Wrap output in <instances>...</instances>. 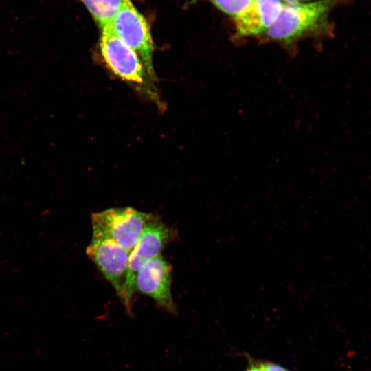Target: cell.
<instances>
[{"mask_svg": "<svg viewBox=\"0 0 371 371\" xmlns=\"http://www.w3.org/2000/svg\"><path fill=\"white\" fill-rule=\"evenodd\" d=\"M341 2L344 0L283 3L278 17L265 36L273 41L292 44L307 34L328 32L330 11Z\"/></svg>", "mask_w": 371, "mask_h": 371, "instance_id": "obj_1", "label": "cell"}, {"mask_svg": "<svg viewBox=\"0 0 371 371\" xmlns=\"http://www.w3.org/2000/svg\"><path fill=\"white\" fill-rule=\"evenodd\" d=\"M100 47L105 63L116 76L145 90L150 76L143 63L109 26L101 29Z\"/></svg>", "mask_w": 371, "mask_h": 371, "instance_id": "obj_5", "label": "cell"}, {"mask_svg": "<svg viewBox=\"0 0 371 371\" xmlns=\"http://www.w3.org/2000/svg\"><path fill=\"white\" fill-rule=\"evenodd\" d=\"M281 0H253L250 7L235 18L236 34L240 37L265 33L279 16Z\"/></svg>", "mask_w": 371, "mask_h": 371, "instance_id": "obj_8", "label": "cell"}, {"mask_svg": "<svg viewBox=\"0 0 371 371\" xmlns=\"http://www.w3.org/2000/svg\"><path fill=\"white\" fill-rule=\"evenodd\" d=\"M155 215L131 207H112L93 213L92 238L111 240L129 253Z\"/></svg>", "mask_w": 371, "mask_h": 371, "instance_id": "obj_2", "label": "cell"}, {"mask_svg": "<svg viewBox=\"0 0 371 371\" xmlns=\"http://www.w3.org/2000/svg\"><path fill=\"white\" fill-rule=\"evenodd\" d=\"M86 252L114 288L125 306V286L130 253L111 240L96 238H92Z\"/></svg>", "mask_w": 371, "mask_h": 371, "instance_id": "obj_6", "label": "cell"}, {"mask_svg": "<svg viewBox=\"0 0 371 371\" xmlns=\"http://www.w3.org/2000/svg\"><path fill=\"white\" fill-rule=\"evenodd\" d=\"M262 371H290L277 363L269 361H257Z\"/></svg>", "mask_w": 371, "mask_h": 371, "instance_id": "obj_11", "label": "cell"}, {"mask_svg": "<svg viewBox=\"0 0 371 371\" xmlns=\"http://www.w3.org/2000/svg\"><path fill=\"white\" fill-rule=\"evenodd\" d=\"M225 13L236 18L244 13L253 0H210Z\"/></svg>", "mask_w": 371, "mask_h": 371, "instance_id": "obj_10", "label": "cell"}, {"mask_svg": "<svg viewBox=\"0 0 371 371\" xmlns=\"http://www.w3.org/2000/svg\"><path fill=\"white\" fill-rule=\"evenodd\" d=\"M109 26L128 47L133 49L143 63L151 80L155 73L153 67V43L148 25L136 10L131 0H126Z\"/></svg>", "mask_w": 371, "mask_h": 371, "instance_id": "obj_4", "label": "cell"}, {"mask_svg": "<svg viewBox=\"0 0 371 371\" xmlns=\"http://www.w3.org/2000/svg\"><path fill=\"white\" fill-rule=\"evenodd\" d=\"M286 3H300L308 1L310 0H283Z\"/></svg>", "mask_w": 371, "mask_h": 371, "instance_id": "obj_13", "label": "cell"}, {"mask_svg": "<svg viewBox=\"0 0 371 371\" xmlns=\"http://www.w3.org/2000/svg\"><path fill=\"white\" fill-rule=\"evenodd\" d=\"M172 267L161 255L144 265L136 276L135 291L151 297L168 313L175 315L177 309L172 292Z\"/></svg>", "mask_w": 371, "mask_h": 371, "instance_id": "obj_7", "label": "cell"}, {"mask_svg": "<svg viewBox=\"0 0 371 371\" xmlns=\"http://www.w3.org/2000/svg\"><path fill=\"white\" fill-rule=\"evenodd\" d=\"M100 29L109 25L126 0H82Z\"/></svg>", "mask_w": 371, "mask_h": 371, "instance_id": "obj_9", "label": "cell"}, {"mask_svg": "<svg viewBox=\"0 0 371 371\" xmlns=\"http://www.w3.org/2000/svg\"><path fill=\"white\" fill-rule=\"evenodd\" d=\"M175 238V232L160 218L154 216L145 226L137 244L129 255L125 286L127 313L132 315V300L135 291L137 273L148 261L160 255L166 245Z\"/></svg>", "mask_w": 371, "mask_h": 371, "instance_id": "obj_3", "label": "cell"}, {"mask_svg": "<svg viewBox=\"0 0 371 371\" xmlns=\"http://www.w3.org/2000/svg\"><path fill=\"white\" fill-rule=\"evenodd\" d=\"M249 365L245 371H262L258 361L249 359Z\"/></svg>", "mask_w": 371, "mask_h": 371, "instance_id": "obj_12", "label": "cell"}]
</instances>
